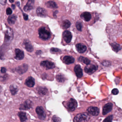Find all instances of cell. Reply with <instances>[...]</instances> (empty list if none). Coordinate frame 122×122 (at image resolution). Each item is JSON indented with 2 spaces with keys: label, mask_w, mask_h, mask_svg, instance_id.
<instances>
[{
  "label": "cell",
  "mask_w": 122,
  "mask_h": 122,
  "mask_svg": "<svg viewBox=\"0 0 122 122\" xmlns=\"http://www.w3.org/2000/svg\"><path fill=\"white\" fill-rule=\"evenodd\" d=\"M36 13L38 16L41 17H46L47 15L46 10L44 8L38 7L36 10Z\"/></svg>",
  "instance_id": "15"
},
{
  "label": "cell",
  "mask_w": 122,
  "mask_h": 122,
  "mask_svg": "<svg viewBox=\"0 0 122 122\" xmlns=\"http://www.w3.org/2000/svg\"><path fill=\"white\" fill-rule=\"evenodd\" d=\"M119 93L118 90L117 88H114L112 91V93L113 95H117Z\"/></svg>",
  "instance_id": "35"
},
{
  "label": "cell",
  "mask_w": 122,
  "mask_h": 122,
  "mask_svg": "<svg viewBox=\"0 0 122 122\" xmlns=\"http://www.w3.org/2000/svg\"><path fill=\"white\" fill-rule=\"evenodd\" d=\"M76 26L77 30L79 31H81L82 30V23L80 22H77L76 24Z\"/></svg>",
  "instance_id": "31"
},
{
  "label": "cell",
  "mask_w": 122,
  "mask_h": 122,
  "mask_svg": "<svg viewBox=\"0 0 122 122\" xmlns=\"http://www.w3.org/2000/svg\"><path fill=\"white\" fill-rule=\"evenodd\" d=\"M10 92L13 95H15L18 91L17 88L15 87L14 86H11L10 87Z\"/></svg>",
  "instance_id": "29"
},
{
  "label": "cell",
  "mask_w": 122,
  "mask_h": 122,
  "mask_svg": "<svg viewBox=\"0 0 122 122\" xmlns=\"http://www.w3.org/2000/svg\"><path fill=\"white\" fill-rule=\"evenodd\" d=\"M46 5L47 7L51 9H55L57 8L58 7L57 4L54 1H48L46 3Z\"/></svg>",
  "instance_id": "23"
},
{
  "label": "cell",
  "mask_w": 122,
  "mask_h": 122,
  "mask_svg": "<svg viewBox=\"0 0 122 122\" xmlns=\"http://www.w3.org/2000/svg\"><path fill=\"white\" fill-rule=\"evenodd\" d=\"M38 34L40 37L44 40H48L51 37L50 33L44 27H42L38 30Z\"/></svg>",
  "instance_id": "4"
},
{
  "label": "cell",
  "mask_w": 122,
  "mask_h": 122,
  "mask_svg": "<svg viewBox=\"0 0 122 122\" xmlns=\"http://www.w3.org/2000/svg\"><path fill=\"white\" fill-rule=\"evenodd\" d=\"M56 78L57 81H58V82H64L65 80V78L64 76L61 74H59V75H57Z\"/></svg>",
  "instance_id": "27"
},
{
  "label": "cell",
  "mask_w": 122,
  "mask_h": 122,
  "mask_svg": "<svg viewBox=\"0 0 122 122\" xmlns=\"http://www.w3.org/2000/svg\"><path fill=\"white\" fill-rule=\"evenodd\" d=\"M50 51L51 53H58L60 52H61V51L58 48H52L51 49Z\"/></svg>",
  "instance_id": "32"
},
{
  "label": "cell",
  "mask_w": 122,
  "mask_h": 122,
  "mask_svg": "<svg viewBox=\"0 0 122 122\" xmlns=\"http://www.w3.org/2000/svg\"><path fill=\"white\" fill-rule=\"evenodd\" d=\"M1 72L2 73H5L6 72V70L5 68L4 67L1 68Z\"/></svg>",
  "instance_id": "37"
},
{
  "label": "cell",
  "mask_w": 122,
  "mask_h": 122,
  "mask_svg": "<svg viewBox=\"0 0 122 122\" xmlns=\"http://www.w3.org/2000/svg\"><path fill=\"white\" fill-rule=\"evenodd\" d=\"M9 1L11 3H12L13 2H14V0H10Z\"/></svg>",
  "instance_id": "40"
},
{
  "label": "cell",
  "mask_w": 122,
  "mask_h": 122,
  "mask_svg": "<svg viewBox=\"0 0 122 122\" xmlns=\"http://www.w3.org/2000/svg\"><path fill=\"white\" fill-rule=\"evenodd\" d=\"M52 120L53 122H60V119L58 117H56L55 116H54L52 118Z\"/></svg>",
  "instance_id": "33"
},
{
  "label": "cell",
  "mask_w": 122,
  "mask_h": 122,
  "mask_svg": "<svg viewBox=\"0 0 122 122\" xmlns=\"http://www.w3.org/2000/svg\"><path fill=\"white\" fill-rule=\"evenodd\" d=\"M100 108L97 106H91L87 108L86 112L90 116H98L100 113Z\"/></svg>",
  "instance_id": "5"
},
{
  "label": "cell",
  "mask_w": 122,
  "mask_h": 122,
  "mask_svg": "<svg viewBox=\"0 0 122 122\" xmlns=\"http://www.w3.org/2000/svg\"><path fill=\"white\" fill-rule=\"evenodd\" d=\"M17 19V17L15 15H10L8 17L7 19L8 22L10 25L15 24Z\"/></svg>",
  "instance_id": "24"
},
{
  "label": "cell",
  "mask_w": 122,
  "mask_h": 122,
  "mask_svg": "<svg viewBox=\"0 0 122 122\" xmlns=\"http://www.w3.org/2000/svg\"><path fill=\"white\" fill-rule=\"evenodd\" d=\"M78 61L82 63H84L86 65H88L92 62V61L87 58L83 56H80L78 58Z\"/></svg>",
  "instance_id": "22"
},
{
  "label": "cell",
  "mask_w": 122,
  "mask_h": 122,
  "mask_svg": "<svg viewBox=\"0 0 122 122\" xmlns=\"http://www.w3.org/2000/svg\"><path fill=\"white\" fill-rule=\"evenodd\" d=\"M37 91L39 94L41 95H44L47 93V89L46 88L41 87L38 88Z\"/></svg>",
  "instance_id": "25"
},
{
  "label": "cell",
  "mask_w": 122,
  "mask_h": 122,
  "mask_svg": "<svg viewBox=\"0 0 122 122\" xmlns=\"http://www.w3.org/2000/svg\"><path fill=\"white\" fill-rule=\"evenodd\" d=\"M81 18L86 22L89 24L92 23L94 20V17L92 13L85 12L82 13L80 15Z\"/></svg>",
  "instance_id": "3"
},
{
  "label": "cell",
  "mask_w": 122,
  "mask_h": 122,
  "mask_svg": "<svg viewBox=\"0 0 122 122\" xmlns=\"http://www.w3.org/2000/svg\"><path fill=\"white\" fill-rule=\"evenodd\" d=\"M12 7L13 10H14V9H15V5H12Z\"/></svg>",
  "instance_id": "39"
},
{
  "label": "cell",
  "mask_w": 122,
  "mask_h": 122,
  "mask_svg": "<svg viewBox=\"0 0 122 122\" xmlns=\"http://www.w3.org/2000/svg\"><path fill=\"white\" fill-rule=\"evenodd\" d=\"M113 103L111 102H107L103 106L102 113L103 116L106 115L111 112L113 109Z\"/></svg>",
  "instance_id": "6"
},
{
  "label": "cell",
  "mask_w": 122,
  "mask_h": 122,
  "mask_svg": "<svg viewBox=\"0 0 122 122\" xmlns=\"http://www.w3.org/2000/svg\"><path fill=\"white\" fill-rule=\"evenodd\" d=\"M23 17H24V20H28V15L27 14L25 13H23Z\"/></svg>",
  "instance_id": "36"
},
{
  "label": "cell",
  "mask_w": 122,
  "mask_h": 122,
  "mask_svg": "<svg viewBox=\"0 0 122 122\" xmlns=\"http://www.w3.org/2000/svg\"><path fill=\"white\" fill-rule=\"evenodd\" d=\"M67 108L70 111H73L77 106V102L75 99L71 98L69 100L67 104Z\"/></svg>",
  "instance_id": "7"
},
{
  "label": "cell",
  "mask_w": 122,
  "mask_h": 122,
  "mask_svg": "<svg viewBox=\"0 0 122 122\" xmlns=\"http://www.w3.org/2000/svg\"><path fill=\"white\" fill-rule=\"evenodd\" d=\"M35 80L32 77H29L26 79L25 84L30 87H33L35 85Z\"/></svg>",
  "instance_id": "17"
},
{
  "label": "cell",
  "mask_w": 122,
  "mask_h": 122,
  "mask_svg": "<svg viewBox=\"0 0 122 122\" xmlns=\"http://www.w3.org/2000/svg\"><path fill=\"white\" fill-rule=\"evenodd\" d=\"M75 61V58L72 56H65L63 58V62L67 65L73 63Z\"/></svg>",
  "instance_id": "16"
},
{
  "label": "cell",
  "mask_w": 122,
  "mask_h": 122,
  "mask_svg": "<svg viewBox=\"0 0 122 122\" xmlns=\"http://www.w3.org/2000/svg\"><path fill=\"white\" fill-rule=\"evenodd\" d=\"M23 43H24L25 48V49L27 50V51L29 52H32L33 51V46H32L29 41L25 40L24 41Z\"/></svg>",
  "instance_id": "19"
},
{
  "label": "cell",
  "mask_w": 122,
  "mask_h": 122,
  "mask_svg": "<svg viewBox=\"0 0 122 122\" xmlns=\"http://www.w3.org/2000/svg\"><path fill=\"white\" fill-rule=\"evenodd\" d=\"M15 58L17 60H22L24 57V53L23 51L19 49H15Z\"/></svg>",
  "instance_id": "13"
},
{
  "label": "cell",
  "mask_w": 122,
  "mask_h": 122,
  "mask_svg": "<svg viewBox=\"0 0 122 122\" xmlns=\"http://www.w3.org/2000/svg\"><path fill=\"white\" fill-rule=\"evenodd\" d=\"M77 51L80 53L85 52L87 50V45L83 43H77L76 46Z\"/></svg>",
  "instance_id": "8"
},
{
  "label": "cell",
  "mask_w": 122,
  "mask_h": 122,
  "mask_svg": "<svg viewBox=\"0 0 122 122\" xmlns=\"http://www.w3.org/2000/svg\"><path fill=\"white\" fill-rule=\"evenodd\" d=\"M6 14L8 15H10L12 13V11L11 8H8L6 10Z\"/></svg>",
  "instance_id": "34"
},
{
  "label": "cell",
  "mask_w": 122,
  "mask_h": 122,
  "mask_svg": "<svg viewBox=\"0 0 122 122\" xmlns=\"http://www.w3.org/2000/svg\"><path fill=\"white\" fill-rule=\"evenodd\" d=\"M90 119V116L86 113L77 114L73 119L74 122H87Z\"/></svg>",
  "instance_id": "1"
},
{
  "label": "cell",
  "mask_w": 122,
  "mask_h": 122,
  "mask_svg": "<svg viewBox=\"0 0 122 122\" xmlns=\"http://www.w3.org/2000/svg\"><path fill=\"white\" fill-rule=\"evenodd\" d=\"M41 65L47 69H53L55 67V64L53 62L48 61H42L41 63Z\"/></svg>",
  "instance_id": "10"
},
{
  "label": "cell",
  "mask_w": 122,
  "mask_h": 122,
  "mask_svg": "<svg viewBox=\"0 0 122 122\" xmlns=\"http://www.w3.org/2000/svg\"><path fill=\"white\" fill-rule=\"evenodd\" d=\"M98 69V66L95 63L91 62L88 65H87L84 68L85 72L88 75H91L96 72Z\"/></svg>",
  "instance_id": "2"
},
{
  "label": "cell",
  "mask_w": 122,
  "mask_h": 122,
  "mask_svg": "<svg viewBox=\"0 0 122 122\" xmlns=\"http://www.w3.org/2000/svg\"><path fill=\"white\" fill-rule=\"evenodd\" d=\"M34 0H29L27 3V5L25 6L24 10L25 11H28L33 9L34 7Z\"/></svg>",
  "instance_id": "18"
},
{
  "label": "cell",
  "mask_w": 122,
  "mask_h": 122,
  "mask_svg": "<svg viewBox=\"0 0 122 122\" xmlns=\"http://www.w3.org/2000/svg\"><path fill=\"white\" fill-rule=\"evenodd\" d=\"M13 36L12 31L10 28H8L6 31L5 34V39L6 41H9L11 40Z\"/></svg>",
  "instance_id": "20"
},
{
  "label": "cell",
  "mask_w": 122,
  "mask_h": 122,
  "mask_svg": "<svg viewBox=\"0 0 122 122\" xmlns=\"http://www.w3.org/2000/svg\"><path fill=\"white\" fill-rule=\"evenodd\" d=\"M74 72L77 77L78 78H81L83 75V70L79 65H77L75 66L74 69Z\"/></svg>",
  "instance_id": "12"
},
{
  "label": "cell",
  "mask_w": 122,
  "mask_h": 122,
  "mask_svg": "<svg viewBox=\"0 0 122 122\" xmlns=\"http://www.w3.org/2000/svg\"><path fill=\"white\" fill-rule=\"evenodd\" d=\"M36 112L38 115V117L41 120H44L46 118L45 113L44 111V108L41 106H38L36 108Z\"/></svg>",
  "instance_id": "9"
},
{
  "label": "cell",
  "mask_w": 122,
  "mask_h": 122,
  "mask_svg": "<svg viewBox=\"0 0 122 122\" xmlns=\"http://www.w3.org/2000/svg\"><path fill=\"white\" fill-rule=\"evenodd\" d=\"M0 3L2 4V5H5L6 3V0H1L0 1Z\"/></svg>",
  "instance_id": "38"
},
{
  "label": "cell",
  "mask_w": 122,
  "mask_h": 122,
  "mask_svg": "<svg viewBox=\"0 0 122 122\" xmlns=\"http://www.w3.org/2000/svg\"><path fill=\"white\" fill-rule=\"evenodd\" d=\"M63 37L65 41L68 43L71 42L72 36L70 32L68 30H66L63 33Z\"/></svg>",
  "instance_id": "11"
},
{
  "label": "cell",
  "mask_w": 122,
  "mask_h": 122,
  "mask_svg": "<svg viewBox=\"0 0 122 122\" xmlns=\"http://www.w3.org/2000/svg\"><path fill=\"white\" fill-rule=\"evenodd\" d=\"M113 115H110L109 116L106 117L104 120L103 122H112L113 119Z\"/></svg>",
  "instance_id": "30"
},
{
  "label": "cell",
  "mask_w": 122,
  "mask_h": 122,
  "mask_svg": "<svg viewBox=\"0 0 122 122\" xmlns=\"http://www.w3.org/2000/svg\"><path fill=\"white\" fill-rule=\"evenodd\" d=\"M28 67L26 65H23V66H20L18 67V71L20 73H23L25 72L26 71L25 70H23L22 69L23 68H25Z\"/></svg>",
  "instance_id": "28"
},
{
  "label": "cell",
  "mask_w": 122,
  "mask_h": 122,
  "mask_svg": "<svg viewBox=\"0 0 122 122\" xmlns=\"http://www.w3.org/2000/svg\"><path fill=\"white\" fill-rule=\"evenodd\" d=\"M18 116L20 118V121L21 122H26L27 120L26 113L25 112H19L18 114Z\"/></svg>",
  "instance_id": "21"
},
{
  "label": "cell",
  "mask_w": 122,
  "mask_h": 122,
  "mask_svg": "<svg viewBox=\"0 0 122 122\" xmlns=\"http://www.w3.org/2000/svg\"><path fill=\"white\" fill-rule=\"evenodd\" d=\"M33 103L32 101L28 100L25 101L23 105H22L20 106V109L23 110H28L31 108L32 106Z\"/></svg>",
  "instance_id": "14"
},
{
  "label": "cell",
  "mask_w": 122,
  "mask_h": 122,
  "mask_svg": "<svg viewBox=\"0 0 122 122\" xmlns=\"http://www.w3.org/2000/svg\"><path fill=\"white\" fill-rule=\"evenodd\" d=\"M71 25V23L69 20H66L63 21V27L64 29H67L70 27Z\"/></svg>",
  "instance_id": "26"
}]
</instances>
